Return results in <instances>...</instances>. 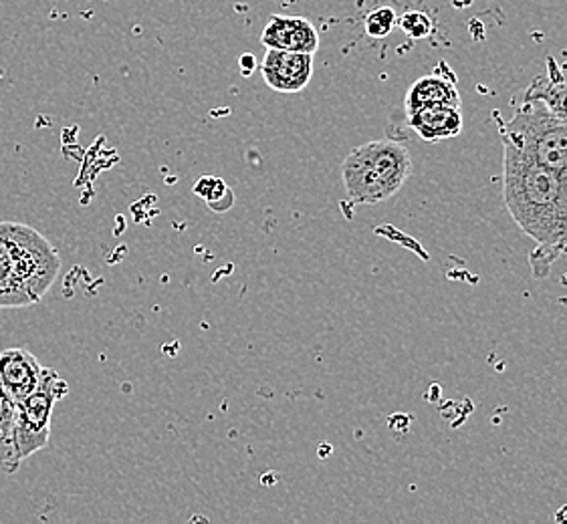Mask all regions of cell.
Returning <instances> with one entry per match:
<instances>
[{
	"instance_id": "cell-1",
	"label": "cell",
	"mask_w": 567,
	"mask_h": 524,
	"mask_svg": "<svg viewBox=\"0 0 567 524\" xmlns=\"http://www.w3.org/2000/svg\"><path fill=\"white\" fill-rule=\"evenodd\" d=\"M503 198L515 224L537 242L532 273L545 279L551 271L549 254L567 239V178L525 160L503 146Z\"/></svg>"
},
{
	"instance_id": "cell-2",
	"label": "cell",
	"mask_w": 567,
	"mask_h": 524,
	"mask_svg": "<svg viewBox=\"0 0 567 524\" xmlns=\"http://www.w3.org/2000/svg\"><path fill=\"white\" fill-rule=\"evenodd\" d=\"M61 271V256L49 240L23 222H0V308L39 303Z\"/></svg>"
},
{
	"instance_id": "cell-3",
	"label": "cell",
	"mask_w": 567,
	"mask_h": 524,
	"mask_svg": "<svg viewBox=\"0 0 567 524\" xmlns=\"http://www.w3.org/2000/svg\"><path fill=\"white\" fill-rule=\"evenodd\" d=\"M410 174L409 148L394 139H378L358 146L341 164L343 188L355 205L386 202L404 188Z\"/></svg>"
},
{
	"instance_id": "cell-4",
	"label": "cell",
	"mask_w": 567,
	"mask_h": 524,
	"mask_svg": "<svg viewBox=\"0 0 567 524\" xmlns=\"http://www.w3.org/2000/svg\"><path fill=\"white\" fill-rule=\"evenodd\" d=\"M503 146L567 178V124L544 102L525 99L509 122L499 119Z\"/></svg>"
},
{
	"instance_id": "cell-5",
	"label": "cell",
	"mask_w": 567,
	"mask_h": 524,
	"mask_svg": "<svg viewBox=\"0 0 567 524\" xmlns=\"http://www.w3.org/2000/svg\"><path fill=\"white\" fill-rule=\"evenodd\" d=\"M68 381L55 369L43 367V376L33 394L17 401L14 438L23 462L49 444L53 410L68 396Z\"/></svg>"
},
{
	"instance_id": "cell-6",
	"label": "cell",
	"mask_w": 567,
	"mask_h": 524,
	"mask_svg": "<svg viewBox=\"0 0 567 524\" xmlns=\"http://www.w3.org/2000/svg\"><path fill=\"white\" fill-rule=\"evenodd\" d=\"M261 75L272 92H303L313 77V55L267 49L261 63Z\"/></svg>"
},
{
	"instance_id": "cell-7",
	"label": "cell",
	"mask_w": 567,
	"mask_h": 524,
	"mask_svg": "<svg viewBox=\"0 0 567 524\" xmlns=\"http://www.w3.org/2000/svg\"><path fill=\"white\" fill-rule=\"evenodd\" d=\"M261 43L267 49L316 55L319 49V33L316 24L309 19L272 14L262 29Z\"/></svg>"
},
{
	"instance_id": "cell-8",
	"label": "cell",
	"mask_w": 567,
	"mask_h": 524,
	"mask_svg": "<svg viewBox=\"0 0 567 524\" xmlns=\"http://www.w3.org/2000/svg\"><path fill=\"white\" fill-rule=\"evenodd\" d=\"M41 376L43 365L23 347H9L0 354V384L14 404L33 394Z\"/></svg>"
},
{
	"instance_id": "cell-9",
	"label": "cell",
	"mask_w": 567,
	"mask_h": 524,
	"mask_svg": "<svg viewBox=\"0 0 567 524\" xmlns=\"http://www.w3.org/2000/svg\"><path fill=\"white\" fill-rule=\"evenodd\" d=\"M431 107H461V95L453 81L444 80L441 75H426L412 83L406 97L404 109L406 115L419 114Z\"/></svg>"
},
{
	"instance_id": "cell-10",
	"label": "cell",
	"mask_w": 567,
	"mask_h": 524,
	"mask_svg": "<svg viewBox=\"0 0 567 524\" xmlns=\"http://www.w3.org/2000/svg\"><path fill=\"white\" fill-rule=\"evenodd\" d=\"M409 126L422 142L436 144L463 132V114L461 107H431L409 115Z\"/></svg>"
},
{
	"instance_id": "cell-11",
	"label": "cell",
	"mask_w": 567,
	"mask_h": 524,
	"mask_svg": "<svg viewBox=\"0 0 567 524\" xmlns=\"http://www.w3.org/2000/svg\"><path fill=\"white\" fill-rule=\"evenodd\" d=\"M14 410L17 404L0 384V470L4 474H14L23 464L14 438Z\"/></svg>"
},
{
	"instance_id": "cell-12",
	"label": "cell",
	"mask_w": 567,
	"mask_h": 524,
	"mask_svg": "<svg viewBox=\"0 0 567 524\" xmlns=\"http://www.w3.org/2000/svg\"><path fill=\"white\" fill-rule=\"evenodd\" d=\"M525 99L544 102L554 114L567 124V77L559 71H551L545 77H537L525 92Z\"/></svg>"
},
{
	"instance_id": "cell-13",
	"label": "cell",
	"mask_w": 567,
	"mask_h": 524,
	"mask_svg": "<svg viewBox=\"0 0 567 524\" xmlns=\"http://www.w3.org/2000/svg\"><path fill=\"white\" fill-rule=\"evenodd\" d=\"M398 14L392 7H378L365 14L363 29L372 39H384L396 29Z\"/></svg>"
},
{
	"instance_id": "cell-14",
	"label": "cell",
	"mask_w": 567,
	"mask_h": 524,
	"mask_svg": "<svg viewBox=\"0 0 567 524\" xmlns=\"http://www.w3.org/2000/svg\"><path fill=\"white\" fill-rule=\"evenodd\" d=\"M194 192L200 196V198H205L206 205L210 206L213 210L216 208V202H225V206L230 208L233 200H235L225 180L213 178V176L200 178L196 186H194Z\"/></svg>"
},
{
	"instance_id": "cell-15",
	"label": "cell",
	"mask_w": 567,
	"mask_h": 524,
	"mask_svg": "<svg viewBox=\"0 0 567 524\" xmlns=\"http://www.w3.org/2000/svg\"><path fill=\"white\" fill-rule=\"evenodd\" d=\"M404 33L409 34L410 39H429L434 33V21L426 12L422 11H406L402 17H398V24Z\"/></svg>"
},
{
	"instance_id": "cell-16",
	"label": "cell",
	"mask_w": 567,
	"mask_h": 524,
	"mask_svg": "<svg viewBox=\"0 0 567 524\" xmlns=\"http://www.w3.org/2000/svg\"><path fill=\"white\" fill-rule=\"evenodd\" d=\"M564 254H567V239L564 240V242H559L556 249L551 251V254H549V261H551V264H554V262H556L557 259H561Z\"/></svg>"
},
{
	"instance_id": "cell-17",
	"label": "cell",
	"mask_w": 567,
	"mask_h": 524,
	"mask_svg": "<svg viewBox=\"0 0 567 524\" xmlns=\"http://www.w3.org/2000/svg\"><path fill=\"white\" fill-rule=\"evenodd\" d=\"M240 65H243L245 75H249L250 69L255 67V57H252V55H243V59H240Z\"/></svg>"
}]
</instances>
